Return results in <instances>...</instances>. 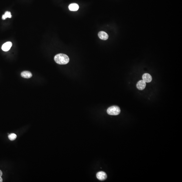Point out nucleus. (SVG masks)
I'll return each mask as SVG.
<instances>
[{
    "label": "nucleus",
    "mask_w": 182,
    "mask_h": 182,
    "mask_svg": "<svg viewBox=\"0 0 182 182\" xmlns=\"http://www.w3.org/2000/svg\"><path fill=\"white\" fill-rule=\"evenodd\" d=\"M55 61L58 64L64 65L68 63L70 60L69 57L63 54H59L56 55L54 58Z\"/></svg>",
    "instance_id": "1"
},
{
    "label": "nucleus",
    "mask_w": 182,
    "mask_h": 182,
    "mask_svg": "<svg viewBox=\"0 0 182 182\" xmlns=\"http://www.w3.org/2000/svg\"><path fill=\"white\" fill-rule=\"evenodd\" d=\"M120 112V109L118 106H113L109 107L107 110L108 114L111 115H117Z\"/></svg>",
    "instance_id": "2"
},
{
    "label": "nucleus",
    "mask_w": 182,
    "mask_h": 182,
    "mask_svg": "<svg viewBox=\"0 0 182 182\" xmlns=\"http://www.w3.org/2000/svg\"><path fill=\"white\" fill-rule=\"evenodd\" d=\"M97 177L98 179L101 181H104L107 179V174L103 171L99 172L97 174Z\"/></svg>",
    "instance_id": "3"
},
{
    "label": "nucleus",
    "mask_w": 182,
    "mask_h": 182,
    "mask_svg": "<svg viewBox=\"0 0 182 182\" xmlns=\"http://www.w3.org/2000/svg\"><path fill=\"white\" fill-rule=\"evenodd\" d=\"M146 83L143 80H140L137 84L136 86L137 89L140 90L144 89L146 87Z\"/></svg>",
    "instance_id": "4"
},
{
    "label": "nucleus",
    "mask_w": 182,
    "mask_h": 182,
    "mask_svg": "<svg viewBox=\"0 0 182 182\" xmlns=\"http://www.w3.org/2000/svg\"><path fill=\"white\" fill-rule=\"evenodd\" d=\"M12 46V43L10 42H8L5 43L3 44L2 46V50L4 51H8L11 49Z\"/></svg>",
    "instance_id": "5"
},
{
    "label": "nucleus",
    "mask_w": 182,
    "mask_h": 182,
    "mask_svg": "<svg viewBox=\"0 0 182 182\" xmlns=\"http://www.w3.org/2000/svg\"><path fill=\"white\" fill-rule=\"evenodd\" d=\"M142 79H143V80L146 83L151 82L152 80L151 76L148 73L144 74L142 75Z\"/></svg>",
    "instance_id": "6"
},
{
    "label": "nucleus",
    "mask_w": 182,
    "mask_h": 182,
    "mask_svg": "<svg viewBox=\"0 0 182 182\" xmlns=\"http://www.w3.org/2000/svg\"><path fill=\"white\" fill-rule=\"evenodd\" d=\"M98 36L100 39L102 40H106L108 38V35L107 33L103 31L99 32L98 33Z\"/></svg>",
    "instance_id": "7"
},
{
    "label": "nucleus",
    "mask_w": 182,
    "mask_h": 182,
    "mask_svg": "<svg viewBox=\"0 0 182 182\" xmlns=\"http://www.w3.org/2000/svg\"><path fill=\"white\" fill-rule=\"evenodd\" d=\"M21 75L22 77L26 79L30 78L32 76V74L30 71H22L21 74Z\"/></svg>",
    "instance_id": "8"
},
{
    "label": "nucleus",
    "mask_w": 182,
    "mask_h": 182,
    "mask_svg": "<svg viewBox=\"0 0 182 182\" xmlns=\"http://www.w3.org/2000/svg\"><path fill=\"white\" fill-rule=\"evenodd\" d=\"M69 9L70 11H77L79 9V6L77 4L73 3L69 5Z\"/></svg>",
    "instance_id": "9"
},
{
    "label": "nucleus",
    "mask_w": 182,
    "mask_h": 182,
    "mask_svg": "<svg viewBox=\"0 0 182 182\" xmlns=\"http://www.w3.org/2000/svg\"><path fill=\"white\" fill-rule=\"evenodd\" d=\"M12 17L11 13L9 11L5 12L4 15H3L2 16V19L4 20H5L7 18H11Z\"/></svg>",
    "instance_id": "10"
},
{
    "label": "nucleus",
    "mask_w": 182,
    "mask_h": 182,
    "mask_svg": "<svg viewBox=\"0 0 182 182\" xmlns=\"http://www.w3.org/2000/svg\"><path fill=\"white\" fill-rule=\"evenodd\" d=\"M17 137L15 133H12L9 135L8 138L10 140L13 141L16 139Z\"/></svg>",
    "instance_id": "11"
},
{
    "label": "nucleus",
    "mask_w": 182,
    "mask_h": 182,
    "mask_svg": "<svg viewBox=\"0 0 182 182\" xmlns=\"http://www.w3.org/2000/svg\"><path fill=\"white\" fill-rule=\"evenodd\" d=\"M2 175V172L0 170V177H1Z\"/></svg>",
    "instance_id": "12"
},
{
    "label": "nucleus",
    "mask_w": 182,
    "mask_h": 182,
    "mask_svg": "<svg viewBox=\"0 0 182 182\" xmlns=\"http://www.w3.org/2000/svg\"><path fill=\"white\" fill-rule=\"evenodd\" d=\"M3 181V179H2V178H1V177H0V182H2Z\"/></svg>",
    "instance_id": "13"
}]
</instances>
